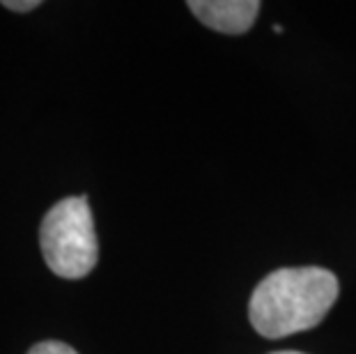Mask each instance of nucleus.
Masks as SVG:
<instances>
[{
    "label": "nucleus",
    "instance_id": "2",
    "mask_svg": "<svg viewBox=\"0 0 356 354\" xmlns=\"http://www.w3.org/2000/svg\"><path fill=\"white\" fill-rule=\"evenodd\" d=\"M40 244L44 260L60 278H83L99 260V242L86 195L56 202L42 221Z\"/></svg>",
    "mask_w": 356,
    "mask_h": 354
},
{
    "label": "nucleus",
    "instance_id": "1",
    "mask_svg": "<svg viewBox=\"0 0 356 354\" xmlns=\"http://www.w3.org/2000/svg\"><path fill=\"white\" fill-rule=\"evenodd\" d=\"M340 292L338 278L322 267H285L255 285L248 318L264 338H285L327 318Z\"/></svg>",
    "mask_w": 356,
    "mask_h": 354
},
{
    "label": "nucleus",
    "instance_id": "6",
    "mask_svg": "<svg viewBox=\"0 0 356 354\" xmlns=\"http://www.w3.org/2000/svg\"><path fill=\"white\" fill-rule=\"evenodd\" d=\"M271 354H301V352H290V350H287V352H271Z\"/></svg>",
    "mask_w": 356,
    "mask_h": 354
},
{
    "label": "nucleus",
    "instance_id": "3",
    "mask_svg": "<svg viewBox=\"0 0 356 354\" xmlns=\"http://www.w3.org/2000/svg\"><path fill=\"white\" fill-rule=\"evenodd\" d=\"M188 10L216 33L244 35L253 28L260 14V3L257 0H191Z\"/></svg>",
    "mask_w": 356,
    "mask_h": 354
},
{
    "label": "nucleus",
    "instance_id": "5",
    "mask_svg": "<svg viewBox=\"0 0 356 354\" xmlns=\"http://www.w3.org/2000/svg\"><path fill=\"white\" fill-rule=\"evenodd\" d=\"M3 5L12 12H30V10H37V7H40V0H21V3H17V0H7Z\"/></svg>",
    "mask_w": 356,
    "mask_h": 354
},
{
    "label": "nucleus",
    "instance_id": "4",
    "mask_svg": "<svg viewBox=\"0 0 356 354\" xmlns=\"http://www.w3.org/2000/svg\"><path fill=\"white\" fill-rule=\"evenodd\" d=\"M28 354H79V352L60 341H44V343L33 345Z\"/></svg>",
    "mask_w": 356,
    "mask_h": 354
}]
</instances>
